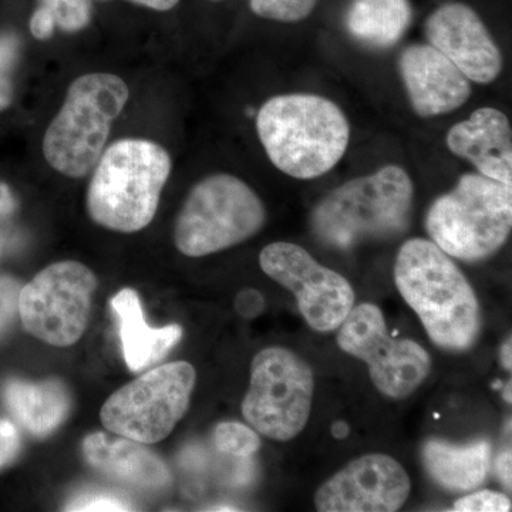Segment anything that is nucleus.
Instances as JSON below:
<instances>
[{
  "label": "nucleus",
  "mask_w": 512,
  "mask_h": 512,
  "mask_svg": "<svg viewBox=\"0 0 512 512\" xmlns=\"http://www.w3.org/2000/svg\"><path fill=\"white\" fill-rule=\"evenodd\" d=\"M394 282L434 345L454 352L476 345L483 328L476 293L433 241L413 238L404 242L394 265Z\"/></svg>",
  "instance_id": "f257e3e1"
},
{
  "label": "nucleus",
  "mask_w": 512,
  "mask_h": 512,
  "mask_svg": "<svg viewBox=\"0 0 512 512\" xmlns=\"http://www.w3.org/2000/svg\"><path fill=\"white\" fill-rule=\"evenodd\" d=\"M266 156L278 170L312 180L345 156L350 126L338 104L316 94H284L266 101L256 116Z\"/></svg>",
  "instance_id": "f03ea898"
},
{
  "label": "nucleus",
  "mask_w": 512,
  "mask_h": 512,
  "mask_svg": "<svg viewBox=\"0 0 512 512\" xmlns=\"http://www.w3.org/2000/svg\"><path fill=\"white\" fill-rule=\"evenodd\" d=\"M171 167L170 154L154 141L123 138L104 148L87 190L94 224L121 234L146 228L156 217Z\"/></svg>",
  "instance_id": "7ed1b4c3"
},
{
  "label": "nucleus",
  "mask_w": 512,
  "mask_h": 512,
  "mask_svg": "<svg viewBox=\"0 0 512 512\" xmlns=\"http://www.w3.org/2000/svg\"><path fill=\"white\" fill-rule=\"evenodd\" d=\"M414 202L412 178L397 165L355 178L329 192L313 208L315 237L349 249L367 239H387L409 228Z\"/></svg>",
  "instance_id": "20e7f679"
},
{
  "label": "nucleus",
  "mask_w": 512,
  "mask_h": 512,
  "mask_svg": "<svg viewBox=\"0 0 512 512\" xmlns=\"http://www.w3.org/2000/svg\"><path fill=\"white\" fill-rule=\"evenodd\" d=\"M128 99L130 90L116 74L77 77L43 138L47 164L64 177L82 178L92 173L106 148L113 121L123 113Z\"/></svg>",
  "instance_id": "39448f33"
},
{
  "label": "nucleus",
  "mask_w": 512,
  "mask_h": 512,
  "mask_svg": "<svg viewBox=\"0 0 512 512\" xmlns=\"http://www.w3.org/2000/svg\"><path fill=\"white\" fill-rule=\"evenodd\" d=\"M512 227V185L466 174L456 188L431 204L426 229L431 241L461 261H483L500 251Z\"/></svg>",
  "instance_id": "423d86ee"
},
{
  "label": "nucleus",
  "mask_w": 512,
  "mask_h": 512,
  "mask_svg": "<svg viewBox=\"0 0 512 512\" xmlns=\"http://www.w3.org/2000/svg\"><path fill=\"white\" fill-rule=\"evenodd\" d=\"M266 222L264 202L231 174L208 175L192 187L174 227V244L201 258L242 244Z\"/></svg>",
  "instance_id": "0eeeda50"
},
{
  "label": "nucleus",
  "mask_w": 512,
  "mask_h": 512,
  "mask_svg": "<svg viewBox=\"0 0 512 512\" xmlns=\"http://www.w3.org/2000/svg\"><path fill=\"white\" fill-rule=\"evenodd\" d=\"M197 373L187 362L167 363L148 370L111 394L100 419L113 434L138 443L167 439L190 407Z\"/></svg>",
  "instance_id": "6e6552de"
},
{
  "label": "nucleus",
  "mask_w": 512,
  "mask_h": 512,
  "mask_svg": "<svg viewBox=\"0 0 512 512\" xmlns=\"http://www.w3.org/2000/svg\"><path fill=\"white\" fill-rule=\"evenodd\" d=\"M313 390V370L302 357L285 348L261 350L252 360L242 414L268 439H295L311 416Z\"/></svg>",
  "instance_id": "1a4fd4ad"
},
{
  "label": "nucleus",
  "mask_w": 512,
  "mask_h": 512,
  "mask_svg": "<svg viewBox=\"0 0 512 512\" xmlns=\"http://www.w3.org/2000/svg\"><path fill=\"white\" fill-rule=\"evenodd\" d=\"M96 275L86 265H49L19 293V315L30 335L57 348L72 346L86 332Z\"/></svg>",
  "instance_id": "9d476101"
},
{
  "label": "nucleus",
  "mask_w": 512,
  "mask_h": 512,
  "mask_svg": "<svg viewBox=\"0 0 512 512\" xmlns=\"http://www.w3.org/2000/svg\"><path fill=\"white\" fill-rule=\"evenodd\" d=\"M338 345L363 360L376 389L390 399H404L430 373V356L419 343L390 336L379 306L360 303L339 326Z\"/></svg>",
  "instance_id": "9b49d317"
},
{
  "label": "nucleus",
  "mask_w": 512,
  "mask_h": 512,
  "mask_svg": "<svg viewBox=\"0 0 512 512\" xmlns=\"http://www.w3.org/2000/svg\"><path fill=\"white\" fill-rule=\"evenodd\" d=\"M262 271L295 295L299 311L316 332H333L355 306L348 279L320 265L301 245L274 242L259 255Z\"/></svg>",
  "instance_id": "f8f14e48"
},
{
  "label": "nucleus",
  "mask_w": 512,
  "mask_h": 512,
  "mask_svg": "<svg viewBox=\"0 0 512 512\" xmlns=\"http://www.w3.org/2000/svg\"><path fill=\"white\" fill-rule=\"evenodd\" d=\"M412 483L399 461L386 454L356 458L316 491L320 512H394L409 498Z\"/></svg>",
  "instance_id": "ddd939ff"
},
{
  "label": "nucleus",
  "mask_w": 512,
  "mask_h": 512,
  "mask_svg": "<svg viewBox=\"0 0 512 512\" xmlns=\"http://www.w3.org/2000/svg\"><path fill=\"white\" fill-rule=\"evenodd\" d=\"M427 40L456 64L470 82L490 84L503 72V55L476 10L446 3L427 19Z\"/></svg>",
  "instance_id": "4468645a"
},
{
  "label": "nucleus",
  "mask_w": 512,
  "mask_h": 512,
  "mask_svg": "<svg viewBox=\"0 0 512 512\" xmlns=\"http://www.w3.org/2000/svg\"><path fill=\"white\" fill-rule=\"evenodd\" d=\"M399 70L414 113L420 117L451 113L470 99V80L436 47L407 46L400 55Z\"/></svg>",
  "instance_id": "2eb2a0df"
},
{
  "label": "nucleus",
  "mask_w": 512,
  "mask_h": 512,
  "mask_svg": "<svg viewBox=\"0 0 512 512\" xmlns=\"http://www.w3.org/2000/svg\"><path fill=\"white\" fill-rule=\"evenodd\" d=\"M447 147L470 161L478 174L512 185V130L503 111L481 107L448 130Z\"/></svg>",
  "instance_id": "dca6fc26"
},
{
  "label": "nucleus",
  "mask_w": 512,
  "mask_h": 512,
  "mask_svg": "<svg viewBox=\"0 0 512 512\" xmlns=\"http://www.w3.org/2000/svg\"><path fill=\"white\" fill-rule=\"evenodd\" d=\"M83 453L104 476L133 487L157 490L171 480L170 471L157 454L119 434H90L83 441Z\"/></svg>",
  "instance_id": "f3484780"
},
{
  "label": "nucleus",
  "mask_w": 512,
  "mask_h": 512,
  "mask_svg": "<svg viewBox=\"0 0 512 512\" xmlns=\"http://www.w3.org/2000/svg\"><path fill=\"white\" fill-rule=\"evenodd\" d=\"M120 323L124 359L133 372L156 365L180 342L183 329L178 325L154 329L144 319L140 298L134 289L126 288L111 299Z\"/></svg>",
  "instance_id": "a211bd4d"
},
{
  "label": "nucleus",
  "mask_w": 512,
  "mask_h": 512,
  "mask_svg": "<svg viewBox=\"0 0 512 512\" xmlns=\"http://www.w3.org/2000/svg\"><path fill=\"white\" fill-rule=\"evenodd\" d=\"M3 400L12 416L40 437L57 429L72 406L70 394L59 380L42 383L10 380L3 389Z\"/></svg>",
  "instance_id": "6ab92c4d"
},
{
  "label": "nucleus",
  "mask_w": 512,
  "mask_h": 512,
  "mask_svg": "<svg viewBox=\"0 0 512 512\" xmlns=\"http://www.w3.org/2000/svg\"><path fill=\"white\" fill-rule=\"evenodd\" d=\"M424 466L429 476L446 490L467 493L477 490L487 478L491 447L487 441L454 446L446 441L430 440L423 448Z\"/></svg>",
  "instance_id": "aec40b11"
},
{
  "label": "nucleus",
  "mask_w": 512,
  "mask_h": 512,
  "mask_svg": "<svg viewBox=\"0 0 512 512\" xmlns=\"http://www.w3.org/2000/svg\"><path fill=\"white\" fill-rule=\"evenodd\" d=\"M413 19L410 0H352L346 10L349 35L373 49H389L402 39Z\"/></svg>",
  "instance_id": "412c9836"
},
{
  "label": "nucleus",
  "mask_w": 512,
  "mask_h": 512,
  "mask_svg": "<svg viewBox=\"0 0 512 512\" xmlns=\"http://www.w3.org/2000/svg\"><path fill=\"white\" fill-rule=\"evenodd\" d=\"M214 443L221 453L242 458L252 456L261 447V439L256 431L234 421L218 424L214 431Z\"/></svg>",
  "instance_id": "4be33fe9"
},
{
  "label": "nucleus",
  "mask_w": 512,
  "mask_h": 512,
  "mask_svg": "<svg viewBox=\"0 0 512 512\" xmlns=\"http://www.w3.org/2000/svg\"><path fill=\"white\" fill-rule=\"evenodd\" d=\"M39 8L53 16L56 28L63 32H80L89 26L92 20V2L90 0H39Z\"/></svg>",
  "instance_id": "5701e85b"
},
{
  "label": "nucleus",
  "mask_w": 512,
  "mask_h": 512,
  "mask_svg": "<svg viewBox=\"0 0 512 512\" xmlns=\"http://www.w3.org/2000/svg\"><path fill=\"white\" fill-rule=\"evenodd\" d=\"M316 5L318 0H249L258 18L282 23L301 22L311 15Z\"/></svg>",
  "instance_id": "b1692460"
},
{
  "label": "nucleus",
  "mask_w": 512,
  "mask_h": 512,
  "mask_svg": "<svg viewBox=\"0 0 512 512\" xmlns=\"http://www.w3.org/2000/svg\"><path fill=\"white\" fill-rule=\"evenodd\" d=\"M510 498L495 491H477L460 498L454 504L453 511L457 512H508L512 510Z\"/></svg>",
  "instance_id": "393cba45"
},
{
  "label": "nucleus",
  "mask_w": 512,
  "mask_h": 512,
  "mask_svg": "<svg viewBox=\"0 0 512 512\" xmlns=\"http://www.w3.org/2000/svg\"><path fill=\"white\" fill-rule=\"evenodd\" d=\"M16 42L13 39H0V111L5 110L12 100V67L16 57Z\"/></svg>",
  "instance_id": "a878e982"
},
{
  "label": "nucleus",
  "mask_w": 512,
  "mask_h": 512,
  "mask_svg": "<svg viewBox=\"0 0 512 512\" xmlns=\"http://www.w3.org/2000/svg\"><path fill=\"white\" fill-rule=\"evenodd\" d=\"M67 511H131V504L111 494H86L74 500Z\"/></svg>",
  "instance_id": "bb28decb"
},
{
  "label": "nucleus",
  "mask_w": 512,
  "mask_h": 512,
  "mask_svg": "<svg viewBox=\"0 0 512 512\" xmlns=\"http://www.w3.org/2000/svg\"><path fill=\"white\" fill-rule=\"evenodd\" d=\"M20 285L10 278H0V333L19 313Z\"/></svg>",
  "instance_id": "cd10ccee"
},
{
  "label": "nucleus",
  "mask_w": 512,
  "mask_h": 512,
  "mask_svg": "<svg viewBox=\"0 0 512 512\" xmlns=\"http://www.w3.org/2000/svg\"><path fill=\"white\" fill-rule=\"evenodd\" d=\"M18 429L9 420L0 419V467L9 464L19 453Z\"/></svg>",
  "instance_id": "c85d7f7f"
},
{
  "label": "nucleus",
  "mask_w": 512,
  "mask_h": 512,
  "mask_svg": "<svg viewBox=\"0 0 512 512\" xmlns=\"http://www.w3.org/2000/svg\"><path fill=\"white\" fill-rule=\"evenodd\" d=\"M265 308V299L255 289H245L238 293L235 299V309L242 318L254 319L261 315Z\"/></svg>",
  "instance_id": "c756f323"
},
{
  "label": "nucleus",
  "mask_w": 512,
  "mask_h": 512,
  "mask_svg": "<svg viewBox=\"0 0 512 512\" xmlns=\"http://www.w3.org/2000/svg\"><path fill=\"white\" fill-rule=\"evenodd\" d=\"M56 22L53 16L45 9L37 8L30 18V32L39 40H47L53 36Z\"/></svg>",
  "instance_id": "7c9ffc66"
},
{
  "label": "nucleus",
  "mask_w": 512,
  "mask_h": 512,
  "mask_svg": "<svg viewBox=\"0 0 512 512\" xmlns=\"http://www.w3.org/2000/svg\"><path fill=\"white\" fill-rule=\"evenodd\" d=\"M511 466V451H504V453H501L500 456L497 457V460H495V473H497V477L500 478L504 487L508 488L510 491L512 487Z\"/></svg>",
  "instance_id": "2f4dec72"
},
{
  "label": "nucleus",
  "mask_w": 512,
  "mask_h": 512,
  "mask_svg": "<svg viewBox=\"0 0 512 512\" xmlns=\"http://www.w3.org/2000/svg\"><path fill=\"white\" fill-rule=\"evenodd\" d=\"M127 2L157 10V12H167V10L175 8L180 0H127Z\"/></svg>",
  "instance_id": "473e14b6"
},
{
  "label": "nucleus",
  "mask_w": 512,
  "mask_h": 512,
  "mask_svg": "<svg viewBox=\"0 0 512 512\" xmlns=\"http://www.w3.org/2000/svg\"><path fill=\"white\" fill-rule=\"evenodd\" d=\"M13 208H15V202H13L8 187L0 184V215L10 214Z\"/></svg>",
  "instance_id": "72a5a7b5"
},
{
  "label": "nucleus",
  "mask_w": 512,
  "mask_h": 512,
  "mask_svg": "<svg viewBox=\"0 0 512 512\" xmlns=\"http://www.w3.org/2000/svg\"><path fill=\"white\" fill-rule=\"evenodd\" d=\"M501 362H503V366L508 372H511L512 367V345L511 338H508L507 342L504 343L503 348H501Z\"/></svg>",
  "instance_id": "f704fd0d"
},
{
  "label": "nucleus",
  "mask_w": 512,
  "mask_h": 512,
  "mask_svg": "<svg viewBox=\"0 0 512 512\" xmlns=\"http://www.w3.org/2000/svg\"><path fill=\"white\" fill-rule=\"evenodd\" d=\"M349 426L345 421H336L332 426V434L336 439L343 440L349 436Z\"/></svg>",
  "instance_id": "c9c22d12"
},
{
  "label": "nucleus",
  "mask_w": 512,
  "mask_h": 512,
  "mask_svg": "<svg viewBox=\"0 0 512 512\" xmlns=\"http://www.w3.org/2000/svg\"><path fill=\"white\" fill-rule=\"evenodd\" d=\"M211 511H238L237 508L228 507V505H221L218 508H211Z\"/></svg>",
  "instance_id": "e433bc0d"
},
{
  "label": "nucleus",
  "mask_w": 512,
  "mask_h": 512,
  "mask_svg": "<svg viewBox=\"0 0 512 512\" xmlns=\"http://www.w3.org/2000/svg\"><path fill=\"white\" fill-rule=\"evenodd\" d=\"M504 393L505 400H508V403H511V383H508V389L505 387Z\"/></svg>",
  "instance_id": "4c0bfd02"
},
{
  "label": "nucleus",
  "mask_w": 512,
  "mask_h": 512,
  "mask_svg": "<svg viewBox=\"0 0 512 512\" xmlns=\"http://www.w3.org/2000/svg\"><path fill=\"white\" fill-rule=\"evenodd\" d=\"M211 2H221V0H211Z\"/></svg>",
  "instance_id": "58836bf2"
}]
</instances>
